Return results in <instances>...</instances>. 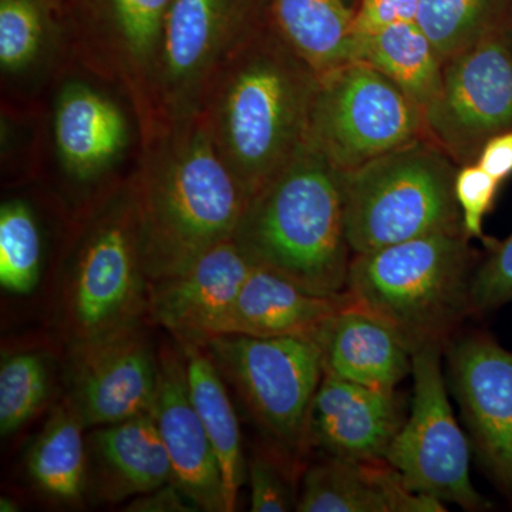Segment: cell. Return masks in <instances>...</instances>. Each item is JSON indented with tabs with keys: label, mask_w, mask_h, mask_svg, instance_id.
<instances>
[{
	"label": "cell",
	"mask_w": 512,
	"mask_h": 512,
	"mask_svg": "<svg viewBox=\"0 0 512 512\" xmlns=\"http://www.w3.org/2000/svg\"><path fill=\"white\" fill-rule=\"evenodd\" d=\"M269 20L268 0H173L154 77L148 136L197 116L222 70Z\"/></svg>",
	"instance_id": "cell-8"
},
{
	"label": "cell",
	"mask_w": 512,
	"mask_h": 512,
	"mask_svg": "<svg viewBox=\"0 0 512 512\" xmlns=\"http://www.w3.org/2000/svg\"><path fill=\"white\" fill-rule=\"evenodd\" d=\"M421 137L423 110L375 67L355 60L320 76L306 141L343 173Z\"/></svg>",
	"instance_id": "cell-9"
},
{
	"label": "cell",
	"mask_w": 512,
	"mask_h": 512,
	"mask_svg": "<svg viewBox=\"0 0 512 512\" xmlns=\"http://www.w3.org/2000/svg\"><path fill=\"white\" fill-rule=\"evenodd\" d=\"M420 0H359L353 20L355 35L365 36L397 25L416 22Z\"/></svg>",
	"instance_id": "cell-35"
},
{
	"label": "cell",
	"mask_w": 512,
	"mask_h": 512,
	"mask_svg": "<svg viewBox=\"0 0 512 512\" xmlns=\"http://www.w3.org/2000/svg\"><path fill=\"white\" fill-rule=\"evenodd\" d=\"M512 301V234L494 245L471 281V313H488Z\"/></svg>",
	"instance_id": "cell-32"
},
{
	"label": "cell",
	"mask_w": 512,
	"mask_h": 512,
	"mask_svg": "<svg viewBox=\"0 0 512 512\" xmlns=\"http://www.w3.org/2000/svg\"><path fill=\"white\" fill-rule=\"evenodd\" d=\"M133 188L148 284L234 237L248 204L200 114L144 140Z\"/></svg>",
	"instance_id": "cell-1"
},
{
	"label": "cell",
	"mask_w": 512,
	"mask_h": 512,
	"mask_svg": "<svg viewBox=\"0 0 512 512\" xmlns=\"http://www.w3.org/2000/svg\"><path fill=\"white\" fill-rule=\"evenodd\" d=\"M423 116L426 137L460 167L512 130V29L444 62L440 92Z\"/></svg>",
	"instance_id": "cell-12"
},
{
	"label": "cell",
	"mask_w": 512,
	"mask_h": 512,
	"mask_svg": "<svg viewBox=\"0 0 512 512\" xmlns=\"http://www.w3.org/2000/svg\"><path fill=\"white\" fill-rule=\"evenodd\" d=\"M343 178V171L305 141L249 200L232 238L256 266L305 291L345 292L353 252Z\"/></svg>",
	"instance_id": "cell-3"
},
{
	"label": "cell",
	"mask_w": 512,
	"mask_h": 512,
	"mask_svg": "<svg viewBox=\"0 0 512 512\" xmlns=\"http://www.w3.org/2000/svg\"><path fill=\"white\" fill-rule=\"evenodd\" d=\"M403 423L396 390L323 373L309 410L306 444L340 460H384Z\"/></svg>",
	"instance_id": "cell-19"
},
{
	"label": "cell",
	"mask_w": 512,
	"mask_h": 512,
	"mask_svg": "<svg viewBox=\"0 0 512 512\" xmlns=\"http://www.w3.org/2000/svg\"><path fill=\"white\" fill-rule=\"evenodd\" d=\"M464 231L439 232L353 255L346 291L412 352L446 348L471 313L473 268Z\"/></svg>",
	"instance_id": "cell-5"
},
{
	"label": "cell",
	"mask_w": 512,
	"mask_h": 512,
	"mask_svg": "<svg viewBox=\"0 0 512 512\" xmlns=\"http://www.w3.org/2000/svg\"><path fill=\"white\" fill-rule=\"evenodd\" d=\"M255 266L235 239L229 238L183 271L150 282L147 313L177 343H202L217 335Z\"/></svg>",
	"instance_id": "cell-16"
},
{
	"label": "cell",
	"mask_w": 512,
	"mask_h": 512,
	"mask_svg": "<svg viewBox=\"0 0 512 512\" xmlns=\"http://www.w3.org/2000/svg\"><path fill=\"white\" fill-rule=\"evenodd\" d=\"M170 458L173 484L198 511L227 512L217 456L188 390L183 350L163 349L150 412Z\"/></svg>",
	"instance_id": "cell-17"
},
{
	"label": "cell",
	"mask_w": 512,
	"mask_h": 512,
	"mask_svg": "<svg viewBox=\"0 0 512 512\" xmlns=\"http://www.w3.org/2000/svg\"><path fill=\"white\" fill-rule=\"evenodd\" d=\"M201 345L269 439L289 453L306 446L309 410L323 376L316 340L215 335Z\"/></svg>",
	"instance_id": "cell-10"
},
{
	"label": "cell",
	"mask_w": 512,
	"mask_h": 512,
	"mask_svg": "<svg viewBox=\"0 0 512 512\" xmlns=\"http://www.w3.org/2000/svg\"><path fill=\"white\" fill-rule=\"evenodd\" d=\"M70 399L86 427L150 412L158 359L138 325L97 338L74 340L69 360Z\"/></svg>",
	"instance_id": "cell-15"
},
{
	"label": "cell",
	"mask_w": 512,
	"mask_h": 512,
	"mask_svg": "<svg viewBox=\"0 0 512 512\" xmlns=\"http://www.w3.org/2000/svg\"><path fill=\"white\" fill-rule=\"evenodd\" d=\"M43 127L37 183L76 195V214L136 173L144 146L136 106L82 64H70L47 90Z\"/></svg>",
	"instance_id": "cell-4"
},
{
	"label": "cell",
	"mask_w": 512,
	"mask_h": 512,
	"mask_svg": "<svg viewBox=\"0 0 512 512\" xmlns=\"http://www.w3.org/2000/svg\"><path fill=\"white\" fill-rule=\"evenodd\" d=\"M447 382L488 476L512 497V352L484 335L448 343Z\"/></svg>",
	"instance_id": "cell-14"
},
{
	"label": "cell",
	"mask_w": 512,
	"mask_h": 512,
	"mask_svg": "<svg viewBox=\"0 0 512 512\" xmlns=\"http://www.w3.org/2000/svg\"><path fill=\"white\" fill-rule=\"evenodd\" d=\"M319 80L271 19L212 84L198 114L248 202L305 143Z\"/></svg>",
	"instance_id": "cell-2"
},
{
	"label": "cell",
	"mask_w": 512,
	"mask_h": 512,
	"mask_svg": "<svg viewBox=\"0 0 512 512\" xmlns=\"http://www.w3.org/2000/svg\"><path fill=\"white\" fill-rule=\"evenodd\" d=\"M50 392L49 367L40 353L3 356L0 365V433L10 436L39 413Z\"/></svg>",
	"instance_id": "cell-31"
},
{
	"label": "cell",
	"mask_w": 512,
	"mask_h": 512,
	"mask_svg": "<svg viewBox=\"0 0 512 512\" xmlns=\"http://www.w3.org/2000/svg\"><path fill=\"white\" fill-rule=\"evenodd\" d=\"M356 60L379 70L421 110L436 99L443 83V59L417 22L357 36Z\"/></svg>",
	"instance_id": "cell-27"
},
{
	"label": "cell",
	"mask_w": 512,
	"mask_h": 512,
	"mask_svg": "<svg viewBox=\"0 0 512 512\" xmlns=\"http://www.w3.org/2000/svg\"><path fill=\"white\" fill-rule=\"evenodd\" d=\"M82 414L69 396L57 404L30 444L26 468L40 493L60 503L82 500L89 484V453Z\"/></svg>",
	"instance_id": "cell-26"
},
{
	"label": "cell",
	"mask_w": 512,
	"mask_h": 512,
	"mask_svg": "<svg viewBox=\"0 0 512 512\" xmlns=\"http://www.w3.org/2000/svg\"><path fill=\"white\" fill-rule=\"evenodd\" d=\"M501 181L495 180L477 163L458 167L454 194L468 238H483L485 215L493 208Z\"/></svg>",
	"instance_id": "cell-33"
},
{
	"label": "cell",
	"mask_w": 512,
	"mask_h": 512,
	"mask_svg": "<svg viewBox=\"0 0 512 512\" xmlns=\"http://www.w3.org/2000/svg\"><path fill=\"white\" fill-rule=\"evenodd\" d=\"M43 99L0 107V165L8 187L37 181L43 151Z\"/></svg>",
	"instance_id": "cell-30"
},
{
	"label": "cell",
	"mask_w": 512,
	"mask_h": 512,
	"mask_svg": "<svg viewBox=\"0 0 512 512\" xmlns=\"http://www.w3.org/2000/svg\"><path fill=\"white\" fill-rule=\"evenodd\" d=\"M130 512H192L197 507L185 497L183 491L173 483H167L150 491L138 495L127 505Z\"/></svg>",
	"instance_id": "cell-36"
},
{
	"label": "cell",
	"mask_w": 512,
	"mask_h": 512,
	"mask_svg": "<svg viewBox=\"0 0 512 512\" xmlns=\"http://www.w3.org/2000/svg\"><path fill=\"white\" fill-rule=\"evenodd\" d=\"M476 163L495 180H507L512 175V130L488 140L481 148Z\"/></svg>",
	"instance_id": "cell-37"
},
{
	"label": "cell",
	"mask_w": 512,
	"mask_h": 512,
	"mask_svg": "<svg viewBox=\"0 0 512 512\" xmlns=\"http://www.w3.org/2000/svg\"><path fill=\"white\" fill-rule=\"evenodd\" d=\"M19 507L15 501L10 500L8 497L0 498V511L2 512H13L18 511Z\"/></svg>",
	"instance_id": "cell-38"
},
{
	"label": "cell",
	"mask_w": 512,
	"mask_h": 512,
	"mask_svg": "<svg viewBox=\"0 0 512 512\" xmlns=\"http://www.w3.org/2000/svg\"><path fill=\"white\" fill-rule=\"evenodd\" d=\"M417 25L443 62L512 29V0H420Z\"/></svg>",
	"instance_id": "cell-28"
},
{
	"label": "cell",
	"mask_w": 512,
	"mask_h": 512,
	"mask_svg": "<svg viewBox=\"0 0 512 512\" xmlns=\"http://www.w3.org/2000/svg\"><path fill=\"white\" fill-rule=\"evenodd\" d=\"M323 373L379 390H396L412 373V352L386 323L355 301L326 320L315 338Z\"/></svg>",
	"instance_id": "cell-22"
},
{
	"label": "cell",
	"mask_w": 512,
	"mask_h": 512,
	"mask_svg": "<svg viewBox=\"0 0 512 512\" xmlns=\"http://www.w3.org/2000/svg\"><path fill=\"white\" fill-rule=\"evenodd\" d=\"M183 350L188 390L208 439H210L222 484L227 512L237 508L238 494L247 480L248 461L242 446L241 427L224 377L201 343H178Z\"/></svg>",
	"instance_id": "cell-24"
},
{
	"label": "cell",
	"mask_w": 512,
	"mask_h": 512,
	"mask_svg": "<svg viewBox=\"0 0 512 512\" xmlns=\"http://www.w3.org/2000/svg\"><path fill=\"white\" fill-rule=\"evenodd\" d=\"M173 0H80L67 13L74 62L121 87L146 138L165 19Z\"/></svg>",
	"instance_id": "cell-13"
},
{
	"label": "cell",
	"mask_w": 512,
	"mask_h": 512,
	"mask_svg": "<svg viewBox=\"0 0 512 512\" xmlns=\"http://www.w3.org/2000/svg\"><path fill=\"white\" fill-rule=\"evenodd\" d=\"M66 312L74 340L138 325L148 308L133 177L74 215Z\"/></svg>",
	"instance_id": "cell-7"
},
{
	"label": "cell",
	"mask_w": 512,
	"mask_h": 512,
	"mask_svg": "<svg viewBox=\"0 0 512 512\" xmlns=\"http://www.w3.org/2000/svg\"><path fill=\"white\" fill-rule=\"evenodd\" d=\"M348 2L350 3V5L353 6V8L356 9V6H357V3H359V0H348Z\"/></svg>",
	"instance_id": "cell-39"
},
{
	"label": "cell",
	"mask_w": 512,
	"mask_h": 512,
	"mask_svg": "<svg viewBox=\"0 0 512 512\" xmlns=\"http://www.w3.org/2000/svg\"><path fill=\"white\" fill-rule=\"evenodd\" d=\"M45 259V232L28 195H10L0 205V285L15 295L35 291Z\"/></svg>",
	"instance_id": "cell-29"
},
{
	"label": "cell",
	"mask_w": 512,
	"mask_h": 512,
	"mask_svg": "<svg viewBox=\"0 0 512 512\" xmlns=\"http://www.w3.org/2000/svg\"><path fill=\"white\" fill-rule=\"evenodd\" d=\"M247 478L251 487V511L285 512L296 507L284 476L268 458L255 454L248 461Z\"/></svg>",
	"instance_id": "cell-34"
},
{
	"label": "cell",
	"mask_w": 512,
	"mask_h": 512,
	"mask_svg": "<svg viewBox=\"0 0 512 512\" xmlns=\"http://www.w3.org/2000/svg\"><path fill=\"white\" fill-rule=\"evenodd\" d=\"M50 0H0V93L36 103L74 63L67 13Z\"/></svg>",
	"instance_id": "cell-18"
},
{
	"label": "cell",
	"mask_w": 512,
	"mask_h": 512,
	"mask_svg": "<svg viewBox=\"0 0 512 512\" xmlns=\"http://www.w3.org/2000/svg\"><path fill=\"white\" fill-rule=\"evenodd\" d=\"M441 346L414 352L412 412L384 460L414 493L464 510L487 508L470 477V441L458 426L441 367Z\"/></svg>",
	"instance_id": "cell-11"
},
{
	"label": "cell",
	"mask_w": 512,
	"mask_h": 512,
	"mask_svg": "<svg viewBox=\"0 0 512 512\" xmlns=\"http://www.w3.org/2000/svg\"><path fill=\"white\" fill-rule=\"evenodd\" d=\"M296 511L439 512L447 508L430 495L410 490L386 460L326 457L303 476Z\"/></svg>",
	"instance_id": "cell-20"
},
{
	"label": "cell",
	"mask_w": 512,
	"mask_h": 512,
	"mask_svg": "<svg viewBox=\"0 0 512 512\" xmlns=\"http://www.w3.org/2000/svg\"><path fill=\"white\" fill-rule=\"evenodd\" d=\"M87 448L104 500L116 503L173 483L170 458L150 413L96 427Z\"/></svg>",
	"instance_id": "cell-23"
},
{
	"label": "cell",
	"mask_w": 512,
	"mask_h": 512,
	"mask_svg": "<svg viewBox=\"0 0 512 512\" xmlns=\"http://www.w3.org/2000/svg\"><path fill=\"white\" fill-rule=\"evenodd\" d=\"M272 23L319 76L356 60L348 0H268Z\"/></svg>",
	"instance_id": "cell-25"
},
{
	"label": "cell",
	"mask_w": 512,
	"mask_h": 512,
	"mask_svg": "<svg viewBox=\"0 0 512 512\" xmlns=\"http://www.w3.org/2000/svg\"><path fill=\"white\" fill-rule=\"evenodd\" d=\"M453 158L427 137L367 161L343 178L346 234L353 255L464 231Z\"/></svg>",
	"instance_id": "cell-6"
},
{
	"label": "cell",
	"mask_w": 512,
	"mask_h": 512,
	"mask_svg": "<svg viewBox=\"0 0 512 512\" xmlns=\"http://www.w3.org/2000/svg\"><path fill=\"white\" fill-rule=\"evenodd\" d=\"M352 301L348 291L315 295L284 276L255 266L217 335L315 340L323 323Z\"/></svg>",
	"instance_id": "cell-21"
}]
</instances>
